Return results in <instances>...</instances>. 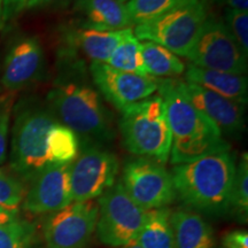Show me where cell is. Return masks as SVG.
<instances>
[{
  "label": "cell",
  "instance_id": "obj_1",
  "mask_svg": "<svg viewBox=\"0 0 248 248\" xmlns=\"http://www.w3.org/2000/svg\"><path fill=\"white\" fill-rule=\"evenodd\" d=\"M85 66H64L46 95L47 108L63 125L89 141H108L114 138L109 111L101 94L84 76Z\"/></svg>",
  "mask_w": 248,
  "mask_h": 248
},
{
  "label": "cell",
  "instance_id": "obj_2",
  "mask_svg": "<svg viewBox=\"0 0 248 248\" xmlns=\"http://www.w3.org/2000/svg\"><path fill=\"white\" fill-rule=\"evenodd\" d=\"M235 167V156L230 150L177 164L171 173L176 197L198 212L229 213Z\"/></svg>",
  "mask_w": 248,
  "mask_h": 248
},
{
  "label": "cell",
  "instance_id": "obj_3",
  "mask_svg": "<svg viewBox=\"0 0 248 248\" xmlns=\"http://www.w3.org/2000/svg\"><path fill=\"white\" fill-rule=\"evenodd\" d=\"M157 91L166 106L171 132L169 159L172 164L230 150L221 131L178 91L175 80H159Z\"/></svg>",
  "mask_w": 248,
  "mask_h": 248
},
{
  "label": "cell",
  "instance_id": "obj_4",
  "mask_svg": "<svg viewBox=\"0 0 248 248\" xmlns=\"http://www.w3.org/2000/svg\"><path fill=\"white\" fill-rule=\"evenodd\" d=\"M55 119L47 106L32 100L20 102L15 108L12 129L11 167L16 173L32 179L52 162V138Z\"/></svg>",
  "mask_w": 248,
  "mask_h": 248
},
{
  "label": "cell",
  "instance_id": "obj_5",
  "mask_svg": "<svg viewBox=\"0 0 248 248\" xmlns=\"http://www.w3.org/2000/svg\"><path fill=\"white\" fill-rule=\"evenodd\" d=\"M120 131L123 145L130 153L164 164L171 151L166 106L157 95L136 102L121 111Z\"/></svg>",
  "mask_w": 248,
  "mask_h": 248
},
{
  "label": "cell",
  "instance_id": "obj_6",
  "mask_svg": "<svg viewBox=\"0 0 248 248\" xmlns=\"http://www.w3.org/2000/svg\"><path fill=\"white\" fill-rule=\"evenodd\" d=\"M208 16L207 0H183L161 16L137 24L133 35L138 40L154 42L186 58Z\"/></svg>",
  "mask_w": 248,
  "mask_h": 248
},
{
  "label": "cell",
  "instance_id": "obj_7",
  "mask_svg": "<svg viewBox=\"0 0 248 248\" xmlns=\"http://www.w3.org/2000/svg\"><path fill=\"white\" fill-rule=\"evenodd\" d=\"M98 206L95 232L99 240L115 248L133 244L148 210L142 209L129 197L121 182L115 183L99 197Z\"/></svg>",
  "mask_w": 248,
  "mask_h": 248
},
{
  "label": "cell",
  "instance_id": "obj_8",
  "mask_svg": "<svg viewBox=\"0 0 248 248\" xmlns=\"http://www.w3.org/2000/svg\"><path fill=\"white\" fill-rule=\"evenodd\" d=\"M247 57L222 21L208 16L186 58L204 69L246 75Z\"/></svg>",
  "mask_w": 248,
  "mask_h": 248
},
{
  "label": "cell",
  "instance_id": "obj_9",
  "mask_svg": "<svg viewBox=\"0 0 248 248\" xmlns=\"http://www.w3.org/2000/svg\"><path fill=\"white\" fill-rule=\"evenodd\" d=\"M121 183L144 210L167 208L176 199L171 173L164 164L146 157L130 160L124 166Z\"/></svg>",
  "mask_w": 248,
  "mask_h": 248
},
{
  "label": "cell",
  "instance_id": "obj_10",
  "mask_svg": "<svg viewBox=\"0 0 248 248\" xmlns=\"http://www.w3.org/2000/svg\"><path fill=\"white\" fill-rule=\"evenodd\" d=\"M119 168L115 154L94 145H85L70 164L71 201L97 199L115 184Z\"/></svg>",
  "mask_w": 248,
  "mask_h": 248
},
{
  "label": "cell",
  "instance_id": "obj_11",
  "mask_svg": "<svg viewBox=\"0 0 248 248\" xmlns=\"http://www.w3.org/2000/svg\"><path fill=\"white\" fill-rule=\"evenodd\" d=\"M99 206L94 200L73 201L52 213L44 224L47 248H86L95 232Z\"/></svg>",
  "mask_w": 248,
  "mask_h": 248
},
{
  "label": "cell",
  "instance_id": "obj_12",
  "mask_svg": "<svg viewBox=\"0 0 248 248\" xmlns=\"http://www.w3.org/2000/svg\"><path fill=\"white\" fill-rule=\"evenodd\" d=\"M89 71L99 93L120 111L152 97L159 88L157 78L125 73L107 63H90Z\"/></svg>",
  "mask_w": 248,
  "mask_h": 248
},
{
  "label": "cell",
  "instance_id": "obj_13",
  "mask_svg": "<svg viewBox=\"0 0 248 248\" xmlns=\"http://www.w3.org/2000/svg\"><path fill=\"white\" fill-rule=\"evenodd\" d=\"M131 30L132 28L100 31L80 27L67 30L63 33L60 51L62 64L85 66V61H90V63H107L116 46Z\"/></svg>",
  "mask_w": 248,
  "mask_h": 248
},
{
  "label": "cell",
  "instance_id": "obj_14",
  "mask_svg": "<svg viewBox=\"0 0 248 248\" xmlns=\"http://www.w3.org/2000/svg\"><path fill=\"white\" fill-rule=\"evenodd\" d=\"M178 91L212 122L223 136L238 138L245 130V105L216 94L192 83L176 82Z\"/></svg>",
  "mask_w": 248,
  "mask_h": 248
},
{
  "label": "cell",
  "instance_id": "obj_15",
  "mask_svg": "<svg viewBox=\"0 0 248 248\" xmlns=\"http://www.w3.org/2000/svg\"><path fill=\"white\" fill-rule=\"evenodd\" d=\"M70 164H49L31 181L24 195L23 208L31 214H52L67 207L71 201Z\"/></svg>",
  "mask_w": 248,
  "mask_h": 248
},
{
  "label": "cell",
  "instance_id": "obj_16",
  "mask_svg": "<svg viewBox=\"0 0 248 248\" xmlns=\"http://www.w3.org/2000/svg\"><path fill=\"white\" fill-rule=\"evenodd\" d=\"M45 58L36 37H22L9 47L2 66L1 83L9 91H18L37 82L44 71Z\"/></svg>",
  "mask_w": 248,
  "mask_h": 248
},
{
  "label": "cell",
  "instance_id": "obj_17",
  "mask_svg": "<svg viewBox=\"0 0 248 248\" xmlns=\"http://www.w3.org/2000/svg\"><path fill=\"white\" fill-rule=\"evenodd\" d=\"M74 11L80 28L113 31L133 26L125 5L117 0H74Z\"/></svg>",
  "mask_w": 248,
  "mask_h": 248
},
{
  "label": "cell",
  "instance_id": "obj_18",
  "mask_svg": "<svg viewBox=\"0 0 248 248\" xmlns=\"http://www.w3.org/2000/svg\"><path fill=\"white\" fill-rule=\"evenodd\" d=\"M184 74L185 82L199 85L245 106L247 105L248 82L246 75L204 69L194 64H188Z\"/></svg>",
  "mask_w": 248,
  "mask_h": 248
},
{
  "label": "cell",
  "instance_id": "obj_19",
  "mask_svg": "<svg viewBox=\"0 0 248 248\" xmlns=\"http://www.w3.org/2000/svg\"><path fill=\"white\" fill-rule=\"evenodd\" d=\"M175 248H215L213 228L191 209H178L170 215Z\"/></svg>",
  "mask_w": 248,
  "mask_h": 248
},
{
  "label": "cell",
  "instance_id": "obj_20",
  "mask_svg": "<svg viewBox=\"0 0 248 248\" xmlns=\"http://www.w3.org/2000/svg\"><path fill=\"white\" fill-rule=\"evenodd\" d=\"M170 215L168 208L148 210L133 245L139 248H175Z\"/></svg>",
  "mask_w": 248,
  "mask_h": 248
},
{
  "label": "cell",
  "instance_id": "obj_21",
  "mask_svg": "<svg viewBox=\"0 0 248 248\" xmlns=\"http://www.w3.org/2000/svg\"><path fill=\"white\" fill-rule=\"evenodd\" d=\"M141 54L148 76L154 78H170L185 73L186 66L184 62L178 58V55L162 45L144 40V43H141Z\"/></svg>",
  "mask_w": 248,
  "mask_h": 248
},
{
  "label": "cell",
  "instance_id": "obj_22",
  "mask_svg": "<svg viewBox=\"0 0 248 248\" xmlns=\"http://www.w3.org/2000/svg\"><path fill=\"white\" fill-rule=\"evenodd\" d=\"M107 64L125 73L148 76L142 60L141 43L133 35V29L116 46L108 59Z\"/></svg>",
  "mask_w": 248,
  "mask_h": 248
},
{
  "label": "cell",
  "instance_id": "obj_23",
  "mask_svg": "<svg viewBox=\"0 0 248 248\" xmlns=\"http://www.w3.org/2000/svg\"><path fill=\"white\" fill-rule=\"evenodd\" d=\"M229 213L237 221L247 223L248 219V155H241L235 167V173L232 185Z\"/></svg>",
  "mask_w": 248,
  "mask_h": 248
},
{
  "label": "cell",
  "instance_id": "obj_24",
  "mask_svg": "<svg viewBox=\"0 0 248 248\" xmlns=\"http://www.w3.org/2000/svg\"><path fill=\"white\" fill-rule=\"evenodd\" d=\"M183 0H128L125 4L133 26L141 24L168 12Z\"/></svg>",
  "mask_w": 248,
  "mask_h": 248
},
{
  "label": "cell",
  "instance_id": "obj_25",
  "mask_svg": "<svg viewBox=\"0 0 248 248\" xmlns=\"http://www.w3.org/2000/svg\"><path fill=\"white\" fill-rule=\"evenodd\" d=\"M32 232L30 223L14 217L0 224V248H30Z\"/></svg>",
  "mask_w": 248,
  "mask_h": 248
},
{
  "label": "cell",
  "instance_id": "obj_26",
  "mask_svg": "<svg viewBox=\"0 0 248 248\" xmlns=\"http://www.w3.org/2000/svg\"><path fill=\"white\" fill-rule=\"evenodd\" d=\"M24 195L22 183L11 173L0 169V210L17 213Z\"/></svg>",
  "mask_w": 248,
  "mask_h": 248
},
{
  "label": "cell",
  "instance_id": "obj_27",
  "mask_svg": "<svg viewBox=\"0 0 248 248\" xmlns=\"http://www.w3.org/2000/svg\"><path fill=\"white\" fill-rule=\"evenodd\" d=\"M224 24L241 51L248 55V12L226 8Z\"/></svg>",
  "mask_w": 248,
  "mask_h": 248
},
{
  "label": "cell",
  "instance_id": "obj_28",
  "mask_svg": "<svg viewBox=\"0 0 248 248\" xmlns=\"http://www.w3.org/2000/svg\"><path fill=\"white\" fill-rule=\"evenodd\" d=\"M12 101H0V164L4 163L6 159V150H7V138L11 126L12 109H13Z\"/></svg>",
  "mask_w": 248,
  "mask_h": 248
},
{
  "label": "cell",
  "instance_id": "obj_29",
  "mask_svg": "<svg viewBox=\"0 0 248 248\" xmlns=\"http://www.w3.org/2000/svg\"><path fill=\"white\" fill-rule=\"evenodd\" d=\"M28 0H2V21L4 24L16 18L26 9Z\"/></svg>",
  "mask_w": 248,
  "mask_h": 248
},
{
  "label": "cell",
  "instance_id": "obj_30",
  "mask_svg": "<svg viewBox=\"0 0 248 248\" xmlns=\"http://www.w3.org/2000/svg\"><path fill=\"white\" fill-rule=\"evenodd\" d=\"M223 248H248L247 230H234L223 237Z\"/></svg>",
  "mask_w": 248,
  "mask_h": 248
},
{
  "label": "cell",
  "instance_id": "obj_31",
  "mask_svg": "<svg viewBox=\"0 0 248 248\" xmlns=\"http://www.w3.org/2000/svg\"><path fill=\"white\" fill-rule=\"evenodd\" d=\"M71 0H28L26 9L35 8H63L70 4Z\"/></svg>",
  "mask_w": 248,
  "mask_h": 248
},
{
  "label": "cell",
  "instance_id": "obj_32",
  "mask_svg": "<svg viewBox=\"0 0 248 248\" xmlns=\"http://www.w3.org/2000/svg\"><path fill=\"white\" fill-rule=\"evenodd\" d=\"M219 1L228 6V8L238 9V11H248V0H219Z\"/></svg>",
  "mask_w": 248,
  "mask_h": 248
},
{
  "label": "cell",
  "instance_id": "obj_33",
  "mask_svg": "<svg viewBox=\"0 0 248 248\" xmlns=\"http://www.w3.org/2000/svg\"><path fill=\"white\" fill-rule=\"evenodd\" d=\"M4 27V21H2V0H0V29Z\"/></svg>",
  "mask_w": 248,
  "mask_h": 248
},
{
  "label": "cell",
  "instance_id": "obj_34",
  "mask_svg": "<svg viewBox=\"0 0 248 248\" xmlns=\"http://www.w3.org/2000/svg\"><path fill=\"white\" fill-rule=\"evenodd\" d=\"M120 248H139L138 246H136V245H133V244H131V245H128V246H124V247H120Z\"/></svg>",
  "mask_w": 248,
  "mask_h": 248
},
{
  "label": "cell",
  "instance_id": "obj_35",
  "mask_svg": "<svg viewBox=\"0 0 248 248\" xmlns=\"http://www.w3.org/2000/svg\"><path fill=\"white\" fill-rule=\"evenodd\" d=\"M117 1H120V2H123V4H124V2H126V1H128V0H117Z\"/></svg>",
  "mask_w": 248,
  "mask_h": 248
}]
</instances>
